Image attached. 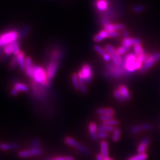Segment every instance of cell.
I'll use <instances>...</instances> for the list:
<instances>
[{
  "label": "cell",
  "mask_w": 160,
  "mask_h": 160,
  "mask_svg": "<svg viewBox=\"0 0 160 160\" xmlns=\"http://www.w3.org/2000/svg\"><path fill=\"white\" fill-rule=\"evenodd\" d=\"M59 62H49L46 67V73L47 76V79L49 81L52 82V80L53 79L54 76H55L56 73L58 69L59 66Z\"/></svg>",
  "instance_id": "9"
},
{
  "label": "cell",
  "mask_w": 160,
  "mask_h": 160,
  "mask_svg": "<svg viewBox=\"0 0 160 160\" xmlns=\"http://www.w3.org/2000/svg\"><path fill=\"white\" fill-rule=\"evenodd\" d=\"M113 116L111 115H101V116H100V120L104 122V121H106L107 120H110L113 119Z\"/></svg>",
  "instance_id": "45"
},
{
  "label": "cell",
  "mask_w": 160,
  "mask_h": 160,
  "mask_svg": "<svg viewBox=\"0 0 160 160\" xmlns=\"http://www.w3.org/2000/svg\"><path fill=\"white\" fill-rule=\"evenodd\" d=\"M97 114L101 116V115H111L114 116L115 114V111L111 108H98L96 110Z\"/></svg>",
  "instance_id": "23"
},
{
  "label": "cell",
  "mask_w": 160,
  "mask_h": 160,
  "mask_svg": "<svg viewBox=\"0 0 160 160\" xmlns=\"http://www.w3.org/2000/svg\"><path fill=\"white\" fill-rule=\"evenodd\" d=\"M111 160H114V159H111Z\"/></svg>",
  "instance_id": "55"
},
{
  "label": "cell",
  "mask_w": 160,
  "mask_h": 160,
  "mask_svg": "<svg viewBox=\"0 0 160 160\" xmlns=\"http://www.w3.org/2000/svg\"><path fill=\"white\" fill-rule=\"evenodd\" d=\"M103 160H104V159H103Z\"/></svg>",
  "instance_id": "56"
},
{
  "label": "cell",
  "mask_w": 160,
  "mask_h": 160,
  "mask_svg": "<svg viewBox=\"0 0 160 160\" xmlns=\"http://www.w3.org/2000/svg\"><path fill=\"white\" fill-rule=\"evenodd\" d=\"M33 69L34 65L32 63V60L30 57H27L25 58V73L29 78H32L33 75Z\"/></svg>",
  "instance_id": "14"
},
{
  "label": "cell",
  "mask_w": 160,
  "mask_h": 160,
  "mask_svg": "<svg viewBox=\"0 0 160 160\" xmlns=\"http://www.w3.org/2000/svg\"><path fill=\"white\" fill-rule=\"evenodd\" d=\"M17 58L18 61V65L21 70L25 71V58L24 56V53L23 52H20V53L17 56Z\"/></svg>",
  "instance_id": "22"
},
{
  "label": "cell",
  "mask_w": 160,
  "mask_h": 160,
  "mask_svg": "<svg viewBox=\"0 0 160 160\" xmlns=\"http://www.w3.org/2000/svg\"><path fill=\"white\" fill-rule=\"evenodd\" d=\"M142 126L143 128V130H146V131L152 130V125L148 123H144L142 125Z\"/></svg>",
  "instance_id": "49"
},
{
  "label": "cell",
  "mask_w": 160,
  "mask_h": 160,
  "mask_svg": "<svg viewBox=\"0 0 160 160\" xmlns=\"http://www.w3.org/2000/svg\"><path fill=\"white\" fill-rule=\"evenodd\" d=\"M19 146L14 143H0V149L2 151H12L18 149Z\"/></svg>",
  "instance_id": "17"
},
{
  "label": "cell",
  "mask_w": 160,
  "mask_h": 160,
  "mask_svg": "<svg viewBox=\"0 0 160 160\" xmlns=\"http://www.w3.org/2000/svg\"><path fill=\"white\" fill-rule=\"evenodd\" d=\"M18 94V91L16 90V89L14 88L12 89H11V95L13 96H15V95H17Z\"/></svg>",
  "instance_id": "53"
},
{
  "label": "cell",
  "mask_w": 160,
  "mask_h": 160,
  "mask_svg": "<svg viewBox=\"0 0 160 160\" xmlns=\"http://www.w3.org/2000/svg\"><path fill=\"white\" fill-rule=\"evenodd\" d=\"M76 149L78 152L84 153V154H85V155H89V153H90V151H89V149L87 148V147L83 146L80 143L78 146V147H77Z\"/></svg>",
  "instance_id": "33"
},
{
  "label": "cell",
  "mask_w": 160,
  "mask_h": 160,
  "mask_svg": "<svg viewBox=\"0 0 160 160\" xmlns=\"http://www.w3.org/2000/svg\"><path fill=\"white\" fill-rule=\"evenodd\" d=\"M72 81L73 88L75 90H79V82L78 75L77 73H73L72 75Z\"/></svg>",
  "instance_id": "29"
},
{
  "label": "cell",
  "mask_w": 160,
  "mask_h": 160,
  "mask_svg": "<svg viewBox=\"0 0 160 160\" xmlns=\"http://www.w3.org/2000/svg\"><path fill=\"white\" fill-rule=\"evenodd\" d=\"M88 129L90 136L93 140H97L98 139V127L97 125L95 122L89 123L88 126Z\"/></svg>",
  "instance_id": "16"
},
{
  "label": "cell",
  "mask_w": 160,
  "mask_h": 160,
  "mask_svg": "<svg viewBox=\"0 0 160 160\" xmlns=\"http://www.w3.org/2000/svg\"><path fill=\"white\" fill-rule=\"evenodd\" d=\"M110 0H96L94 5L96 10L99 13L104 12L110 6Z\"/></svg>",
  "instance_id": "12"
},
{
  "label": "cell",
  "mask_w": 160,
  "mask_h": 160,
  "mask_svg": "<svg viewBox=\"0 0 160 160\" xmlns=\"http://www.w3.org/2000/svg\"><path fill=\"white\" fill-rule=\"evenodd\" d=\"M64 142H65L66 144H68V146L73 147V148H76L79 144L76 140L73 139L71 137H66L65 139H64Z\"/></svg>",
  "instance_id": "27"
},
{
  "label": "cell",
  "mask_w": 160,
  "mask_h": 160,
  "mask_svg": "<svg viewBox=\"0 0 160 160\" xmlns=\"http://www.w3.org/2000/svg\"><path fill=\"white\" fill-rule=\"evenodd\" d=\"M105 49L107 52L110 54L111 57L112 63L116 66H123V57H121L120 55H118L116 50L112 47L111 45L107 44L105 45Z\"/></svg>",
  "instance_id": "6"
},
{
  "label": "cell",
  "mask_w": 160,
  "mask_h": 160,
  "mask_svg": "<svg viewBox=\"0 0 160 160\" xmlns=\"http://www.w3.org/2000/svg\"><path fill=\"white\" fill-rule=\"evenodd\" d=\"M108 37V31L107 30H105V29L103 30L100 31L98 34H96L95 36H94L93 40L96 43L100 42L102 40H104L106 38Z\"/></svg>",
  "instance_id": "19"
},
{
  "label": "cell",
  "mask_w": 160,
  "mask_h": 160,
  "mask_svg": "<svg viewBox=\"0 0 160 160\" xmlns=\"http://www.w3.org/2000/svg\"><path fill=\"white\" fill-rule=\"evenodd\" d=\"M146 54H143V55H141L137 57V59L139 61V62H141L142 63L145 62L146 61Z\"/></svg>",
  "instance_id": "51"
},
{
  "label": "cell",
  "mask_w": 160,
  "mask_h": 160,
  "mask_svg": "<svg viewBox=\"0 0 160 160\" xmlns=\"http://www.w3.org/2000/svg\"><path fill=\"white\" fill-rule=\"evenodd\" d=\"M159 60H160V52L153 54L146 62H144V64L142 66V68L139 69V73L140 74L145 73L150 68H152V67L154 65L155 62H157Z\"/></svg>",
  "instance_id": "7"
},
{
  "label": "cell",
  "mask_w": 160,
  "mask_h": 160,
  "mask_svg": "<svg viewBox=\"0 0 160 160\" xmlns=\"http://www.w3.org/2000/svg\"><path fill=\"white\" fill-rule=\"evenodd\" d=\"M102 57H103V59L105 61V62H110V61L111 59V57L110 56V54L108 52L106 54H105L104 56H102Z\"/></svg>",
  "instance_id": "50"
},
{
  "label": "cell",
  "mask_w": 160,
  "mask_h": 160,
  "mask_svg": "<svg viewBox=\"0 0 160 160\" xmlns=\"http://www.w3.org/2000/svg\"><path fill=\"white\" fill-rule=\"evenodd\" d=\"M113 94L114 97L116 98V100H117L118 101H120V102L125 101V98H123V96L121 95L119 90H114L113 92Z\"/></svg>",
  "instance_id": "40"
},
{
  "label": "cell",
  "mask_w": 160,
  "mask_h": 160,
  "mask_svg": "<svg viewBox=\"0 0 160 160\" xmlns=\"http://www.w3.org/2000/svg\"><path fill=\"white\" fill-rule=\"evenodd\" d=\"M121 34H122V36L123 37L125 38H129L130 36H129V33H128L127 30H126V29H123L122 30H121Z\"/></svg>",
  "instance_id": "52"
},
{
  "label": "cell",
  "mask_w": 160,
  "mask_h": 160,
  "mask_svg": "<svg viewBox=\"0 0 160 160\" xmlns=\"http://www.w3.org/2000/svg\"><path fill=\"white\" fill-rule=\"evenodd\" d=\"M31 31V27L30 26H24V27H22L21 29V30L19 31V38L18 41H20L22 39H24L25 37L27 36V35L30 33V31Z\"/></svg>",
  "instance_id": "24"
},
{
  "label": "cell",
  "mask_w": 160,
  "mask_h": 160,
  "mask_svg": "<svg viewBox=\"0 0 160 160\" xmlns=\"http://www.w3.org/2000/svg\"><path fill=\"white\" fill-rule=\"evenodd\" d=\"M134 52H135V54L137 57L141 55H143V54H145L143 50V48L142 46H141L140 44L136 45V46H134Z\"/></svg>",
  "instance_id": "36"
},
{
  "label": "cell",
  "mask_w": 160,
  "mask_h": 160,
  "mask_svg": "<svg viewBox=\"0 0 160 160\" xmlns=\"http://www.w3.org/2000/svg\"><path fill=\"white\" fill-rule=\"evenodd\" d=\"M132 9L134 13L138 14V13L143 12V11L146 10V6L143 5H137L136 6H134Z\"/></svg>",
  "instance_id": "41"
},
{
  "label": "cell",
  "mask_w": 160,
  "mask_h": 160,
  "mask_svg": "<svg viewBox=\"0 0 160 160\" xmlns=\"http://www.w3.org/2000/svg\"><path fill=\"white\" fill-rule=\"evenodd\" d=\"M123 66L126 72L131 73L136 71V62L137 56L136 54L130 53L125 56L123 58Z\"/></svg>",
  "instance_id": "5"
},
{
  "label": "cell",
  "mask_w": 160,
  "mask_h": 160,
  "mask_svg": "<svg viewBox=\"0 0 160 160\" xmlns=\"http://www.w3.org/2000/svg\"><path fill=\"white\" fill-rule=\"evenodd\" d=\"M100 151L101 154L104 158H107L109 154V148H108V143L106 141L103 140L100 143Z\"/></svg>",
  "instance_id": "21"
},
{
  "label": "cell",
  "mask_w": 160,
  "mask_h": 160,
  "mask_svg": "<svg viewBox=\"0 0 160 160\" xmlns=\"http://www.w3.org/2000/svg\"><path fill=\"white\" fill-rule=\"evenodd\" d=\"M81 71L83 77L86 83H90L92 80V70L91 66L88 63H85L82 67Z\"/></svg>",
  "instance_id": "11"
},
{
  "label": "cell",
  "mask_w": 160,
  "mask_h": 160,
  "mask_svg": "<svg viewBox=\"0 0 160 160\" xmlns=\"http://www.w3.org/2000/svg\"><path fill=\"white\" fill-rule=\"evenodd\" d=\"M64 57L63 50L59 47H56L53 49L52 52H50L48 57H49L50 62H57L60 63Z\"/></svg>",
  "instance_id": "10"
},
{
  "label": "cell",
  "mask_w": 160,
  "mask_h": 160,
  "mask_svg": "<svg viewBox=\"0 0 160 160\" xmlns=\"http://www.w3.org/2000/svg\"><path fill=\"white\" fill-rule=\"evenodd\" d=\"M100 15V19H101V23L104 27L105 26V25H106L107 24L110 23V20H109L106 16H105L104 15Z\"/></svg>",
  "instance_id": "44"
},
{
  "label": "cell",
  "mask_w": 160,
  "mask_h": 160,
  "mask_svg": "<svg viewBox=\"0 0 160 160\" xmlns=\"http://www.w3.org/2000/svg\"><path fill=\"white\" fill-rule=\"evenodd\" d=\"M108 137L107 132H98V139H105Z\"/></svg>",
  "instance_id": "46"
},
{
  "label": "cell",
  "mask_w": 160,
  "mask_h": 160,
  "mask_svg": "<svg viewBox=\"0 0 160 160\" xmlns=\"http://www.w3.org/2000/svg\"><path fill=\"white\" fill-rule=\"evenodd\" d=\"M118 90L120 91L121 95L123 96L125 100H129V99L130 98V92H129V91H128L127 88L125 85H120L119 88H118Z\"/></svg>",
  "instance_id": "25"
},
{
  "label": "cell",
  "mask_w": 160,
  "mask_h": 160,
  "mask_svg": "<svg viewBox=\"0 0 160 160\" xmlns=\"http://www.w3.org/2000/svg\"><path fill=\"white\" fill-rule=\"evenodd\" d=\"M143 128L142 125H136V126H132L130 128V132L133 134H137L142 132Z\"/></svg>",
  "instance_id": "35"
},
{
  "label": "cell",
  "mask_w": 160,
  "mask_h": 160,
  "mask_svg": "<svg viewBox=\"0 0 160 160\" xmlns=\"http://www.w3.org/2000/svg\"><path fill=\"white\" fill-rule=\"evenodd\" d=\"M18 38L19 31L16 30H10L0 34V47H4L6 45L14 42Z\"/></svg>",
  "instance_id": "3"
},
{
  "label": "cell",
  "mask_w": 160,
  "mask_h": 160,
  "mask_svg": "<svg viewBox=\"0 0 160 160\" xmlns=\"http://www.w3.org/2000/svg\"><path fill=\"white\" fill-rule=\"evenodd\" d=\"M115 128L113 126H107V125L102 124L98 127V132H113Z\"/></svg>",
  "instance_id": "26"
},
{
  "label": "cell",
  "mask_w": 160,
  "mask_h": 160,
  "mask_svg": "<svg viewBox=\"0 0 160 160\" xmlns=\"http://www.w3.org/2000/svg\"><path fill=\"white\" fill-rule=\"evenodd\" d=\"M120 134L121 132L119 128H115L113 132V135H112V140H113V142H117L119 141L120 137Z\"/></svg>",
  "instance_id": "32"
},
{
  "label": "cell",
  "mask_w": 160,
  "mask_h": 160,
  "mask_svg": "<svg viewBox=\"0 0 160 160\" xmlns=\"http://www.w3.org/2000/svg\"><path fill=\"white\" fill-rule=\"evenodd\" d=\"M56 160H75V159L71 156H59L55 158Z\"/></svg>",
  "instance_id": "47"
},
{
  "label": "cell",
  "mask_w": 160,
  "mask_h": 160,
  "mask_svg": "<svg viewBox=\"0 0 160 160\" xmlns=\"http://www.w3.org/2000/svg\"><path fill=\"white\" fill-rule=\"evenodd\" d=\"M130 47H129L121 46V47L118 48V49L116 50V52H117L118 55L121 56V55H123V54H124L126 52H127V51L130 50Z\"/></svg>",
  "instance_id": "43"
},
{
  "label": "cell",
  "mask_w": 160,
  "mask_h": 160,
  "mask_svg": "<svg viewBox=\"0 0 160 160\" xmlns=\"http://www.w3.org/2000/svg\"><path fill=\"white\" fill-rule=\"evenodd\" d=\"M32 79L38 84L44 86L46 88L50 87L51 82L47 79L46 70L41 66H34Z\"/></svg>",
  "instance_id": "1"
},
{
  "label": "cell",
  "mask_w": 160,
  "mask_h": 160,
  "mask_svg": "<svg viewBox=\"0 0 160 160\" xmlns=\"http://www.w3.org/2000/svg\"><path fill=\"white\" fill-rule=\"evenodd\" d=\"M14 88L18 92L19 91L27 92L28 91L27 86L26 85H25V84H22V83H20V82H16L15 84H14Z\"/></svg>",
  "instance_id": "28"
},
{
  "label": "cell",
  "mask_w": 160,
  "mask_h": 160,
  "mask_svg": "<svg viewBox=\"0 0 160 160\" xmlns=\"http://www.w3.org/2000/svg\"><path fill=\"white\" fill-rule=\"evenodd\" d=\"M12 47H13V54L14 56H17L20 52V41H15L12 43Z\"/></svg>",
  "instance_id": "30"
},
{
  "label": "cell",
  "mask_w": 160,
  "mask_h": 160,
  "mask_svg": "<svg viewBox=\"0 0 160 160\" xmlns=\"http://www.w3.org/2000/svg\"><path fill=\"white\" fill-rule=\"evenodd\" d=\"M104 29L107 31H118V30H122L124 29V24H108L104 26Z\"/></svg>",
  "instance_id": "20"
},
{
  "label": "cell",
  "mask_w": 160,
  "mask_h": 160,
  "mask_svg": "<svg viewBox=\"0 0 160 160\" xmlns=\"http://www.w3.org/2000/svg\"><path fill=\"white\" fill-rule=\"evenodd\" d=\"M94 48L95 52H97L99 54H100V55L102 56H104L105 54H106L107 53V52L105 48L101 47V46H98V45H95V46H94Z\"/></svg>",
  "instance_id": "37"
},
{
  "label": "cell",
  "mask_w": 160,
  "mask_h": 160,
  "mask_svg": "<svg viewBox=\"0 0 160 160\" xmlns=\"http://www.w3.org/2000/svg\"><path fill=\"white\" fill-rule=\"evenodd\" d=\"M18 64V61L17 56H14L12 57V59L10 62V63H9V68L11 69H15L16 68H17Z\"/></svg>",
  "instance_id": "38"
},
{
  "label": "cell",
  "mask_w": 160,
  "mask_h": 160,
  "mask_svg": "<svg viewBox=\"0 0 160 160\" xmlns=\"http://www.w3.org/2000/svg\"><path fill=\"white\" fill-rule=\"evenodd\" d=\"M148 158V154L146 153H138L136 155H133L128 159V160H146Z\"/></svg>",
  "instance_id": "31"
},
{
  "label": "cell",
  "mask_w": 160,
  "mask_h": 160,
  "mask_svg": "<svg viewBox=\"0 0 160 160\" xmlns=\"http://www.w3.org/2000/svg\"><path fill=\"white\" fill-rule=\"evenodd\" d=\"M120 123V121L117 120H115V119H111L110 120H107L106 121H104L103 124L104 125H107V126H116L117 125H119Z\"/></svg>",
  "instance_id": "39"
},
{
  "label": "cell",
  "mask_w": 160,
  "mask_h": 160,
  "mask_svg": "<svg viewBox=\"0 0 160 160\" xmlns=\"http://www.w3.org/2000/svg\"><path fill=\"white\" fill-rule=\"evenodd\" d=\"M30 85L32 89V95L41 101L45 100V99L46 98V88L40 84H37L33 79L30 82Z\"/></svg>",
  "instance_id": "4"
},
{
  "label": "cell",
  "mask_w": 160,
  "mask_h": 160,
  "mask_svg": "<svg viewBox=\"0 0 160 160\" xmlns=\"http://www.w3.org/2000/svg\"><path fill=\"white\" fill-rule=\"evenodd\" d=\"M150 143V138L149 137H144L142 142H140L139 145L137 147V153H146V151L148 146Z\"/></svg>",
  "instance_id": "13"
},
{
  "label": "cell",
  "mask_w": 160,
  "mask_h": 160,
  "mask_svg": "<svg viewBox=\"0 0 160 160\" xmlns=\"http://www.w3.org/2000/svg\"><path fill=\"white\" fill-rule=\"evenodd\" d=\"M43 153V149L41 148H31L28 150H21L18 153V155L20 158H27L31 157L39 156Z\"/></svg>",
  "instance_id": "8"
},
{
  "label": "cell",
  "mask_w": 160,
  "mask_h": 160,
  "mask_svg": "<svg viewBox=\"0 0 160 160\" xmlns=\"http://www.w3.org/2000/svg\"><path fill=\"white\" fill-rule=\"evenodd\" d=\"M78 75V78H79V90L81 91L82 94H87L88 89L85 85L86 82L80 70L79 71Z\"/></svg>",
  "instance_id": "18"
},
{
  "label": "cell",
  "mask_w": 160,
  "mask_h": 160,
  "mask_svg": "<svg viewBox=\"0 0 160 160\" xmlns=\"http://www.w3.org/2000/svg\"><path fill=\"white\" fill-rule=\"evenodd\" d=\"M141 43V40L139 38H125V39L122 41V45L123 46L126 47H129L131 46H135L136 45L140 44Z\"/></svg>",
  "instance_id": "15"
},
{
  "label": "cell",
  "mask_w": 160,
  "mask_h": 160,
  "mask_svg": "<svg viewBox=\"0 0 160 160\" xmlns=\"http://www.w3.org/2000/svg\"><path fill=\"white\" fill-rule=\"evenodd\" d=\"M106 70L110 74L111 78H120L123 75H131L132 73L126 72L124 66H116L113 63H109L106 66Z\"/></svg>",
  "instance_id": "2"
},
{
  "label": "cell",
  "mask_w": 160,
  "mask_h": 160,
  "mask_svg": "<svg viewBox=\"0 0 160 160\" xmlns=\"http://www.w3.org/2000/svg\"><path fill=\"white\" fill-rule=\"evenodd\" d=\"M30 145L31 148H40L41 142L38 139H34L31 142Z\"/></svg>",
  "instance_id": "42"
},
{
  "label": "cell",
  "mask_w": 160,
  "mask_h": 160,
  "mask_svg": "<svg viewBox=\"0 0 160 160\" xmlns=\"http://www.w3.org/2000/svg\"><path fill=\"white\" fill-rule=\"evenodd\" d=\"M120 36V34L117 31H108V37H117Z\"/></svg>",
  "instance_id": "48"
},
{
  "label": "cell",
  "mask_w": 160,
  "mask_h": 160,
  "mask_svg": "<svg viewBox=\"0 0 160 160\" xmlns=\"http://www.w3.org/2000/svg\"><path fill=\"white\" fill-rule=\"evenodd\" d=\"M46 160H56L55 159H46Z\"/></svg>",
  "instance_id": "54"
},
{
  "label": "cell",
  "mask_w": 160,
  "mask_h": 160,
  "mask_svg": "<svg viewBox=\"0 0 160 160\" xmlns=\"http://www.w3.org/2000/svg\"><path fill=\"white\" fill-rule=\"evenodd\" d=\"M13 43V42H12ZM12 43L6 45L4 47V52L6 56H9L11 54H13V47H12Z\"/></svg>",
  "instance_id": "34"
}]
</instances>
